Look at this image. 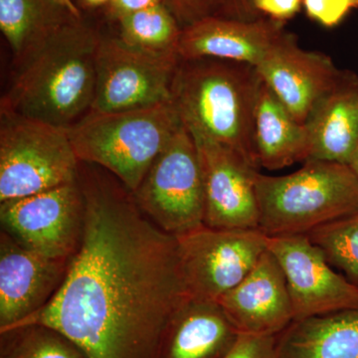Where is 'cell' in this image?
<instances>
[{
  "label": "cell",
  "mask_w": 358,
  "mask_h": 358,
  "mask_svg": "<svg viewBox=\"0 0 358 358\" xmlns=\"http://www.w3.org/2000/svg\"><path fill=\"white\" fill-rule=\"evenodd\" d=\"M253 6L260 15L286 23L300 13L303 0H253Z\"/></svg>",
  "instance_id": "83f0119b"
},
{
  "label": "cell",
  "mask_w": 358,
  "mask_h": 358,
  "mask_svg": "<svg viewBox=\"0 0 358 358\" xmlns=\"http://www.w3.org/2000/svg\"><path fill=\"white\" fill-rule=\"evenodd\" d=\"M259 229L268 237L308 234L358 211V178L350 166L308 159L286 176L259 173Z\"/></svg>",
  "instance_id": "5b68a950"
},
{
  "label": "cell",
  "mask_w": 358,
  "mask_h": 358,
  "mask_svg": "<svg viewBox=\"0 0 358 358\" xmlns=\"http://www.w3.org/2000/svg\"><path fill=\"white\" fill-rule=\"evenodd\" d=\"M178 54L141 50L121 38H101L92 112L109 113L152 107L173 101Z\"/></svg>",
  "instance_id": "9c48e42d"
},
{
  "label": "cell",
  "mask_w": 358,
  "mask_h": 358,
  "mask_svg": "<svg viewBox=\"0 0 358 358\" xmlns=\"http://www.w3.org/2000/svg\"><path fill=\"white\" fill-rule=\"evenodd\" d=\"M275 348L278 358H358V308L294 320Z\"/></svg>",
  "instance_id": "ac0fdd59"
},
{
  "label": "cell",
  "mask_w": 358,
  "mask_h": 358,
  "mask_svg": "<svg viewBox=\"0 0 358 358\" xmlns=\"http://www.w3.org/2000/svg\"><path fill=\"white\" fill-rule=\"evenodd\" d=\"M179 262L192 299L217 301L249 274L268 250L260 229L202 226L176 237Z\"/></svg>",
  "instance_id": "ba28073f"
},
{
  "label": "cell",
  "mask_w": 358,
  "mask_h": 358,
  "mask_svg": "<svg viewBox=\"0 0 358 358\" xmlns=\"http://www.w3.org/2000/svg\"><path fill=\"white\" fill-rule=\"evenodd\" d=\"M78 181L83 235L64 282L46 306L9 329L52 327L88 358H164L174 319L192 299L176 237L102 167L80 162Z\"/></svg>",
  "instance_id": "6da1fadb"
},
{
  "label": "cell",
  "mask_w": 358,
  "mask_h": 358,
  "mask_svg": "<svg viewBox=\"0 0 358 358\" xmlns=\"http://www.w3.org/2000/svg\"><path fill=\"white\" fill-rule=\"evenodd\" d=\"M224 16L240 20L261 17L253 6V0H223Z\"/></svg>",
  "instance_id": "f546056e"
},
{
  "label": "cell",
  "mask_w": 358,
  "mask_h": 358,
  "mask_svg": "<svg viewBox=\"0 0 358 358\" xmlns=\"http://www.w3.org/2000/svg\"><path fill=\"white\" fill-rule=\"evenodd\" d=\"M268 250L286 277L294 320L358 308L357 285L334 272L307 234L268 237Z\"/></svg>",
  "instance_id": "8fae6325"
},
{
  "label": "cell",
  "mask_w": 358,
  "mask_h": 358,
  "mask_svg": "<svg viewBox=\"0 0 358 358\" xmlns=\"http://www.w3.org/2000/svg\"><path fill=\"white\" fill-rule=\"evenodd\" d=\"M71 17L53 0H0V29L17 62Z\"/></svg>",
  "instance_id": "44dd1931"
},
{
  "label": "cell",
  "mask_w": 358,
  "mask_h": 358,
  "mask_svg": "<svg viewBox=\"0 0 358 358\" xmlns=\"http://www.w3.org/2000/svg\"><path fill=\"white\" fill-rule=\"evenodd\" d=\"M55 3H57L59 6L64 8L66 11H68L71 15L74 16L78 20H81V13H80L79 9L75 6L74 2L72 0H53Z\"/></svg>",
  "instance_id": "4dcf8cb0"
},
{
  "label": "cell",
  "mask_w": 358,
  "mask_h": 358,
  "mask_svg": "<svg viewBox=\"0 0 358 358\" xmlns=\"http://www.w3.org/2000/svg\"><path fill=\"white\" fill-rule=\"evenodd\" d=\"M193 138L203 179L204 225L214 229H259V169L232 148L201 136Z\"/></svg>",
  "instance_id": "7c38bea8"
},
{
  "label": "cell",
  "mask_w": 358,
  "mask_h": 358,
  "mask_svg": "<svg viewBox=\"0 0 358 358\" xmlns=\"http://www.w3.org/2000/svg\"><path fill=\"white\" fill-rule=\"evenodd\" d=\"M84 199L78 178L29 196L0 202L1 230L36 253L72 259L81 244Z\"/></svg>",
  "instance_id": "30bf717a"
},
{
  "label": "cell",
  "mask_w": 358,
  "mask_h": 358,
  "mask_svg": "<svg viewBox=\"0 0 358 358\" xmlns=\"http://www.w3.org/2000/svg\"><path fill=\"white\" fill-rule=\"evenodd\" d=\"M217 303L242 334L277 336L294 320L286 277L268 250Z\"/></svg>",
  "instance_id": "9a60e30c"
},
{
  "label": "cell",
  "mask_w": 358,
  "mask_h": 358,
  "mask_svg": "<svg viewBox=\"0 0 358 358\" xmlns=\"http://www.w3.org/2000/svg\"><path fill=\"white\" fill-rule=\"evenodd\" d=\"M326 256L358 287V211L320 226L307 234Z\"/></svg>",
  "instance_id": "cb8c5ba5"
},
{
  "label": "cell",
  "mask_w": 358,
  "mask_h": 358,
  "mask_svg": "<svg viewBox=\"0 0 358 358\" xmlns=\"http://www.w3.org/2000/svg\"><path fill=\"white\" fill-rule=\"evenodd\" d=\"M305 124L308 159L350 166L358 141V74L343 71L338 83L317 103Z\"/></svg>",
  "instance_id": "e0dca14e"
},
{
  "label": "cell",
  "mask_w": 358,
  "mask_h": 358,
  "mask_svg": "<svg viewBox=\"0 0 358 358\" xmlns=\"http://www.w3.org/2000/svg\"><path fill=\"white\" fill-rule=\"evenodd\" d=\"M263 83L305 124L317 103L336 87L343 71L322 52L301 48L289 30L256 66Z\"/></svg>",
  "instance_id": "4fadbf2b"
},
{
  "label": "cell",
  "mask_w": 358,
  "mask_h": 358,
  "mask_svg": "<svg viewBox=\"0 0 358 358\" xmlns=\"http://www.w3.org/2000/svg\"><path fill=\"white\" fill-rule=\"evenodd\" d=\"M162 2L173 14L181 28L209 16H224L223 0H162Z\"/></svg>",
  "instance_id": "484cf974"
},
{
  "label": "cell",
  "mask_w": 358,
  "mask_h": 358,
  "mask_svg": "<svg viewBox=\"0 0 358 358\" xmlns=\"http://www.w3.org/2000/svg\"><path fill=\"white\" fill-rule=\"evenodd\" d=\"M182 124L169 101L119 112L90 110L66 131L80 162L102 167L134 193Z\"/></svg>",
  "instance_id": "277c9868"
},
{
  "label": "cell",
  "mask_w": 358,
  "mask_h": 358,
  "mask_svg": "<svg viewBox=\"0 0 358 358\" xmlns=\"http://www.w3.org/2000/svg\"><path fill=\"white\" fill-rule=\"evenodd\" d=\"M303 8L310 20L324 27L334 28L358 8V0H303Z\"/></svg>",
  "instance_id": "d4e9b609"
},
{
  "label": "cell",
  "mask_w": 358,
  "mask_h": 358,
  "mask_svg": "<svg viewBox=\"0 0 358 358\" xmlns=\"http://www.w3.org/2000/svg\"><path fill=\"white\" fill-rule=\"evenodd\" d=\"M254 141L259 166L268 171L305 162L310 155L307 127L264 83L254 115Z\"/></svg>",
  "instance_id": "ffe728a7"
},
{
  "label": "cell",
  "mask_w": 358,
  "mask_h": 358,
  "mask_svg": "<svg viewBox=\"0 0 358 358\" xmlns=\"http://www.w3.org/2000/svg\"><path fill=\"white\" fill-rule=\"evenodd\" d=\"M350 169H352L353 173L357 174L358 178V141L357 147H355V152H353L352 162L350 164Z\"/></svg>",
  "instance_id": "1f68e13d"
},
{
  "label": "cell",
  "mask_w": 358,
  "mask_h": 358,
  "mask_svg": "<svg viewBox=\"0 0 358 358\" xmlns=\"http://www.w3.org/2000/svg\"><path fill=\"white\" fill-rule=\"evenodd\" d=\"M0 358H88L52 327L27 324L0 331Z\"/></svg>",
  "instance_id": "603a6c76"
},
{
  "label": "cell",
  "mask_w": 358,
  "mask_h": 358,
  "mask_svg": "<svg viewBox=\"0 0 358 358\" xmlns=\"http://www.w3.org/2000/svg\"><path fill=\"white\" fill-rule=\"evenodd\" d=\"M263 81L255 66L219 59L181 60L173 102L193 136L232 148L260 169L254 115Z\"/></svg>",
  "instance_id": "3957f363"
},
{
  "label": "cell",
  "mask_w": 358,
  "mask_h": 358,
  "mask_svg": "<svg viewBox=\"0 0 358 358\" xmlns=\"http://www.w3.org/2000/svg\"><path fill=\"white\" fill-rule=\"evenodd\" d=\"M83 1L89 6H100L108 2L110 3V0H83Z\"/></svg>",
  "instance_id": "d6a6232c"
},
{
  "label": "cell",
  "mask_w": 358,
  "mask_h": 358,
  "mask_svg": "<svg viewBox=\"0 0 358 358\" xmlns=\"http://www.w3.org/2000/svg\"><path fill=\"white\" fill-rule=\"evenodd\" d=\"M287 31L286 23L266 16L254 20L209 16L182 28L178 55L181 60L219 59L256 67Z\"/></svg>",
  "instance_id": "2e32d148"
},
{
  "label": "cell",
  "mask_w": 358,
  "mask_h": 358,
  "mask_svg": "<svg viewBox=\"0 0 358 358\" xmlns=\"http://www.w3.org/2000/svg\"><path fill=\"white\" fill-rule=\"evenodd\" d=\"M79 166L66 129L0 113V202L74 182Z\"/></svg>",
  "instance_id": "8992f818"
},
{
  "label": "cell",
  "mask_w": 358,
  "mask_h": 358,
  "mask_svg": "<svg viewBox=\"0 0 358 358\" xmlns=\"http://www.w3.org/2000/svg\"><path fill=\"white\" fill-rule=\"evenodd\" d=\"M72 259H55L25 248L0 233V331L38 312L57 293Z\"/></svg>",
  "instance_id": "5bb4252c"
},
{
  "label": "cell",
  "mask_w": 358,
  "mask_h": 358,
  "mask_svg": "<svg viewBox=\"0 0 358 358\" xmlns=\"http://www.w3.org/2000/svg\"><path fill=\"white\" fill-rule=\"evenodd\" d=\"M162 0H110V11L117 20L162 4Z\"/></svg>",
  "instance_id": "f1b7e54d"
},
{
  "label": "cell",
  "mask_w": 358,
  "mask_h": 358,
  "mask_svg": "<svg viewBox=\"0 0 358 358\" xmlns=\"http://www.w3.org/2000/svg\"><path fill=\"white\" fill-rule=\"evenodd\" d=\"M277 336L239 334L236 343L222 358H278Z\"/></svg>",
  "instance_id": "4316f807"
},
{
  "label": "cell",
  "mask_w": 358,
  "mask_h": 358,
  "mask_svg": "<svg viewBox=\"0 0 358 358\" xmlns=\"http://www.w3.org/2000/svg\"><path fill=\"white\" fill-rule=\"evenodd\" d=\"M239 334L217 301L190 299L174 319L164 358H222Z\"/></svg>",
  "instance_id": "d6986e66"
},
{
  "label": "cell",
  "mask_w": 358,
  "mask_h": 358,
  "mask_svg": "<svg viewBox=\"0 0 358 358\" xmlns=\"http://www.w3.org/2000/svg\"><path fill=\"white\" fill-rule=\"evenodd\" d=\"M100 42L82 18L66 20L17 63L0 113L69 128L93 105Z\"/></svg>",
  "instance_id": "7a4b0ae2"
},
{
  "label": "cell",
  "mask_w": 358,
  "mask_h": 358,
  "mask_svg": "<svg viewBox=\"0 0 358 358\" xmlns=\"http://www.w3.org/2000/svg\"><path fill=\"white\" fill-rule=\"evenodd\" d=\"M141 211L178 237L204 226L203 179L199 150L182 124L133 193Z\"/></svg>",
  "instance_id": "52a82bcc"
},
{
  "label": "cell",
  "mask_w": 358,
  "mask_h": 358,
  "mask_svg": "<svg viewBox=\"0 0 358 358\" xmlns=\"http://www.w3.org/2000/svg\"><path fill=\"white\" fill-rule=\"evenodd\" d=\"M120 38L134 48L157 54H178L181 26L164 3L119 20Z\"/></svg>",
  "instance_id": "7402d4cb"
}]
</instances>
